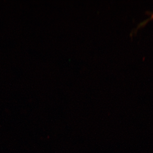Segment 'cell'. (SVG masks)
<instances>
[{
  "mask_svg": "<svg viewBox=\"0 0 153 153\" xmlns=\"http://www.w3.org/2000/svg\"><path fill=\"white\" fill-rule=\"evenodd\" d=\"M152 19H153V16L152 17Z\"/></svg>",
  "mask_w": 153,
  "mask_h": 153,
  "instance_id": "cell-1",
  "label": "cell"
}]
</instances>
